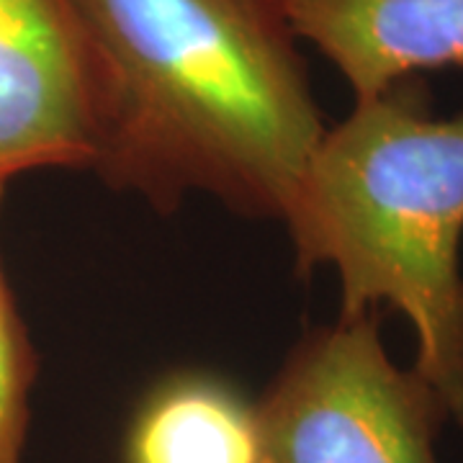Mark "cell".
I'll return each instance as SVG.
<instances>
[{
    "instance_id": "obj_2",
    "label": "cell",
    "mask_w": 463,
    "mask_h": 463,
    "mask_svg": "<svg viewBox=\"0 0 463 463\" xmlns=\"http://www.w3.org/2000/svg\"><path fill=\"white\" fill-rule=\"evenodd\" d=\"M283 222L298 273H337L340 317H407L414 373L463 428V111L432 114L422 78L355 100L322 134Z\"/></svg>"
},
{
    "instance_id": "obj_3",
    "label": "cell",
    "mask_w": 463,
    "mask_h": 463,
    "mask_svg": "<svg viewBox=\"0 0 463 463\" xmlns=\"http://www.w3.org/2000/svg\"><path fill=\"white\" fill-rule=\"evenodd\" d=\"M260 463H438L446 407L399 368L379 312L309 332L258 399Z\"/></svg>"
},
{
    "instance_id": "obj_1",
    "label": "cell",
    "mask_w": 463,
    "mask_h": 463,
    "mask_svg": "<svg viewBox=\"0 0 463 463\" xmlns=\"http://www.w3.org/2000/svg\"><path fill=\"white\" fill-rule=\"evenodd\" d=\"M109 78L96 170L173 212L283 219L325 134L281 0H75Z\"/></svg>"
},
{
    "instance_id": "obj_7",
    "label": "cell",
    "mask_w": 463,
    "mask_h": 463,
    "mask_svg": "<svg viewBox=\"0 0 463 463\" xmlns=\"http://www.w3.org/2000/svg\"><path fill=\"white\" fill-rule=\"evenodd\" d=\"M5 185L0 181V201ZM36 368L29 332L0 268V463H24Z\"/></svg>"
},
{
    "instance_id": "obj_6",
    "label": "cell",
    "mask_w": 463,
    "mask_h": 463,
    "mask_svg": "<svg viewBox=\"0 0 463 463\" xmlns=\"http://www.w3.org/2000/svg\"><path fill=\"white\" fill-rule=\"evenodd\" d=\"M124 463H260V410L230 379L183 368L157 379L134 404Z\"/></svg>"
},
{
    "instance_id": "obj_5",
    "label": "cell",
    "mask_w": 463,
    "mask_h": 463,
    "mask_svg": "<svg viewBox=\"0 0 463 463\" xmlns=\"http://www.w3.org/2000/svg\"><path fill=\"white\" fill-rule=\"evenodd\" d=\"M298 39L312 42L355 100L422 72L463 67V0H281Z\"/></svg>"
},
{
    "instance_id": "obj_4",
    "label": "cell",
    "mask_w": 463,
    "mask_h": 463,
    "mask_svg": "<svg viewBox=\"0 0 463 463\" xmlns=\"http://www.w3.org/2000/svg\"><path fill=\"white\" fill-rule=\"evenodd\" d=\"M109 78L75 0H0V181L99 165Z\"/></svg>"
}]
</instances>
